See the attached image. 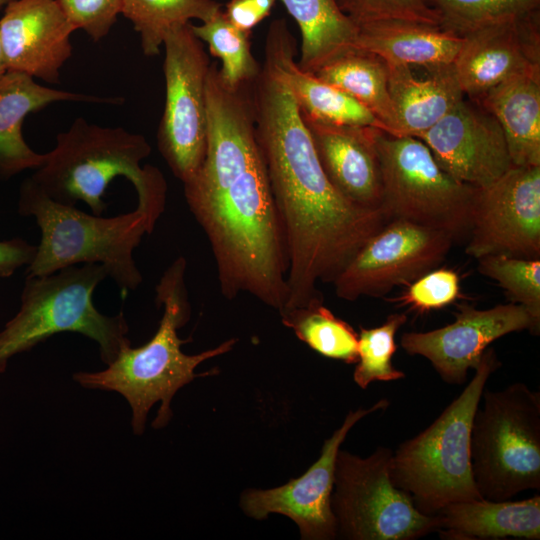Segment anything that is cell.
Masks as SVG:
<instances>
[{
	"mask_svg": "<svg viewBox=\"0 0 540 540\" xmlns=\"http://www.w3.org/2000/svg\"><path fill=\"white\" fill-rule=\"evenodd\" d=\"M75 27L57 0H13L0 19V43L7 71L46 83L59 82L72 55Z\"/></svg>",
	"mask_w": 540,
	"mask_h": 540,
	"instance_id": "ac0fdd59",
	"label": "cell"
},
{
	"mask_svg": "<svg viewBox=\"0 0 540 540\" xmlns=\"http://www.w3.org/2000/svg\"><path fill=\"white\" fill-rule=\"evenodd\" d=\"M61 101L121 104L124 99L58 90L40 85L24 73L7 71L0 78V180L41 166L45 154L26 143L23 122L30 113Z\"/></svg>",
	"mask_w": 540,
	"mask_h": 540,
	"instance_id": "ffe728a7",
	"label": "cell"
},
{
	"mask_svg": "<svg viewBox=\"0 0 540 540\" xmlns=\"http://www.w3.org/2000/svg\"><path fill=\"white\" fill-rule=\"evenodd\" d=\"M393 451L360 457L339 449L331 509L337 536L350 540H416L438 531L437 515L421 513L390 477Z\"/></svg>",
	"mask_w": 540,
	"mask_h": 540,
	"instance_id": "30bf717a",
	"label": "cell"
},
{
	"mask_svg": "<svg viewBox=\"0 0 540 540\" xmlns=\"http://www.w3.org/2000/svg\"><path fill=\"white\" fill-rule=\"evenodd\" d=\"M7 72V67L0 43V78Z\"/></svg>",
	"mask_w": 540,
	"mask_h": 540,
	"instance_id": "f35d334b",
	"label": "cell"
},
{
	"mask_svg": "<svg viewBox=\"0 0 540 540\" xmlns=\"http://www.w3.org/2000/svg\"><path fill=\"white\" fill-rule=\"evenodd\" d=\"M473 101L499 123L513 166H540V74L512 76Z\"/></svg>",
	"mask_w": 540,
	"mask_h": 540,
	"instance_id": "cb8c5ba5",
	"label": "cell"
},
{
	"mask_svg": "<svg viewBox=\"0 0 540 540\" xmlns=\"http://www.w3.org/2000/svg\"><path fill=\"white\" fill-rule=\"evenodd\" d=\"M206 109V154L183 183L187 205L211 246L221 294L230 300L246 293L281 313L288 258L257 141L251 85L229 88L211 63Z\"/></svg>",
	"mask_w": 540,
	"mask_h": 540,
	"instance_id": "6da1fadb",
	"label": "cell"
},
{
	"mask_svg": "<svg viewBox=\"0 0 540 540\" xmlns=\"http://www.w3.org/2000/svg\"><path fill=\"white\" fill-rule=\"evenodd\" d=\"M151 153L146 138L122 127H102L79 117L56 136V145L45 153L40 167L30 176L54 201L75 206L85 203L92 214L102 215L104 193L114 178L124 176L137 196L157 188L161 171L141 165Z\"/></svg>",
	"mask_w": 540,
	"mask_h": 540,
	"instance_id": "52a82bcc",
	"label": "cell"
},
{
	"mask_svg": "<svg viewBox=\"0 0 540 540\" xmlns=\"http://www.w3.org/2000/svg\"><path fill=\"white\" fill-rule=\"evenodd\" d=\"M459 292L458 274L452 269L435 268L410 283L395 301L424 313L451 304Z\"/></svg>",
	"mask_w": 540,
	"mask_h": 540,
	"instance_id": "e575fe53",
	"label": "cell"
},
{
	"mask_svg": "<svg viewBox=\"0 0 540 540\" xmlns=\"http://www.w3.org/2000/svg\"><path fill=\"white\" fill-rule=\"evenodd\" d=\"M163 46L165 103L157 146L173 175L184 183L206 154V80L211 62L191 23L169 31Z\"/></svg>",
	"mask_w": 540,
	"mask_h": 540,
	"instance_id": "8fae6325",
	"label": "cell"
},
{
	"mask_svg": "<svg viewBox=\"0 0 540 540\" xmlns=\"http://www.w3.org/2000/svg\"><path fill=\"white\" fill-rule=\"evenodd\" d=\"M186 261L177 258L164 272L155 287L156 304L164 311L154 336L144 345L123 348L107 368L98 372H77L73 379L90 389L114 391L129 403L133 433L144 432L148 412L160 401L152 426L167 425L172 416L170 403L176 392L197 377L195 368L210 358L229 352L237 339H229L217 347L188 355L181 346L188 340L178 337L177 330L190 317V304L185 287Z\"/></svg>",
	"mask_w": 540,
	"mask_h": 540,
	"instance_id": "3957f363",
	"label": "cell"
},
{
	"mask_svg": "<svg viewBox=\"0 0 540 540\" xmlns=\"http://www.w3.org/2000/svg\"><path fill=\"white\" fill-rule=\"evenodd\" d=\"M454 238L449 233L406 220L388 221L355 254L333 281L337 297H383L437 268Z\"/></svg>",
	"mask_w": 540,
	"mask_h": 540,
	"instance_id": "7c38bea8",
	"label": "cell"
},
{
	"mask_svg": "<svg viewBox=\"0 0 540 540\" xmlns=\"http://www.w3.org/2000/svg\"><path fill=\"white\" fill-rule=\"evenodd\" d=\"M18 212L33 217L41 238L26 276H44L66 267L96 263L121 292L136 290L143 277L133 257L142 238L156 223L143 209L113 217L87 214L51 199L31 178L19 189Z\"/></svg>",
	"mask_w": 540,
	"mask_h": 540,
	"instance_id": "277c9868",
	"label": "cell"
},
{
	"mask_svg": "<svg viewBox=\"0 0 540 540\" xmlns=\"http://www.w3.org/2000/svg\"><path fill=\"white\" fill-rule=\"evenodd\" d=\"M220 10L221 4L215 0H121V14L133 24L148 57L160 53L172 29L194 19L205 22Z\"/></svg>",
	"mask_w": 540,
	"mask_h": 540,
	"instance_id": "83f0119b",
	"label": "cell"
},
{
	"mask_svg": "<svg viewBox=\"0 0 540 540\" xmlns=\"http://www.w3.org/2000/svg\"><path fill=\"white\" fill-rule=\"evenodd\" d=\"M465 253L540 258V166H512L478 189Z\"/></svg>",
	"mask_w": 540,
	"mask_h": 540,
	"instance_id": "4fadbf2b",
	"label": "cell"
},
{
	"mask_svg": "<svg viewBox=\"0 0 540 540\" xmlns=\"http://www.w3.org/2000/svg\"><path fill=\"white\" fill-rule=\"evenodd\" d=\"M336 2L358 26L386 20L439 25L436 12L423 0H336Z\"/></svg>",
	"mask_w": 540,
	"mask_h": 540,
	"instance_id": "836d02e7",
	"label": "cell"
},
{
	"mask_svg": "<svg viewBox=\"0 0 540 540\" xmlns=\"http://www.w3.org/2000/svg\"><path fill=\"white\" fill-rule=\"evenodd\" d=\"M470 435L474 482L481 497L510 500L540 489V393L522 382L483 391Z\"/></svg>",
	"mask_w": 540,
	"mask_h": 540,
	"instance_id": "ba28073f",
	"label": "cell"
},
{
	"mask_svg": "<svg viewBox=\"0 0 540 540\" xmlns=\"http://www.w3.org/2000/svg\"><path fill=\"white\" fill-rule=\"evenodd\" d=\"M322 169L350 202L382 210V176L376 128L329 124L302 115Z\"/></svg>",
	"mask_w": 540,
	"mask_h": 540,
	"instance_id": "d6986e66",
	"label": "cell"
},
{
	"mask_svg": "<svg viewBox=\"0 0 540 540\" xmlns=\"http://www.w3.org/2000/svg\"><path fill=\"white\" fill-rule=\"evenodd\" d=\"M375 144L387 218L445 231L455 241L467 238L479 188L444 171L418 138L377 129Z\"/></svg>",
	"mask_w": 540,
	"mask_h": 540,
	"instance_id": "9c48e42d",
	"label": "cell"
},
{
	"mask_svg": "<svg viewBox=\"0 0 540 540\" xmlns=\"http://www.w3.org/2000/svg\"><path fill=\"white\" fill-rule=\"evenodd\" d=\"M280 315L282 323L314 351L348 364L357 362L358 334L325 307L323 301L287 310Z\"/></svg>",
	"mask_w": 540,
	"mask_h": 540,
	"instance_id": "f1b7e54d",
	"label": "cell"
},
{
	"mask_svg": "<svg viewBox=\"0 0 540 540\" xmlns=\"http://www.w3.org/2000/svg\"><path fill=\"white\" fill-rule=\"evenodd\" d=\"M191 27L210 54L221 61L218 69L226 86L238 89L255 81L261 66L251 52V33L231 24L222 10L199 25L191 23Z\"/></svg>",
	"mask_w": 540,
	"mask_h": 540,
	"instance_id": "f546056e",
	"label": "cell"
},
{
	"mask_svg": "<svg viewBox=\"0 0 540 540\" xmlns=\"http://www.w3.org/2000/svg\"><path fill=\"white\" fill-rule=\"evenodd\" d=\"M302 115L329 124L372 127L388 133L386 126L365 106L339 88L302 70L295 61V40L284 19L271 22L266 42Z\"/></svg>",
	"mask_w": 540,
	"mask_h": 540,
	"instance_id": "44dd1931",
	"label": "cell"
},
{
	"mask_svg": "<svg viewBox=\"0 0 540 540\" xmlns=\"http://www.w3.org/2000/svg\"><path fill=\"white\" fill-rule=\"evenodd\" d=\"M499 366L494 349L487 348L460 395L393 452L391 480L421 513L436 515L448 504L482 498L471 467V427L486 383Z\"/></svg>",
	"mask_w": 540,
	"mask_h": 540,
	"instance_id": "5b68a950",
	"label": "cell"
},
{
	"mask_svg": "<svg viewBox=\"0 0 540 540\" xmlns=\"http://www.w3.org/2000/svg\"><path fill=\"white\" fill-rule=\"evenodd\" d=\"M415 138L427 145L444 171L476 188L492 185L513 166L499 123L470 99H462Z\"/></svg>",
	"mask_w": 540,
	"mask_h": 540,
	"instance_id": "2e32d148",
	"label": "cell"
},
{
	"mask_svg": "<svg viewBox=\"0 0 540 540\" xmlns=\"http://www.w3.org/2000/svg\"><path fill=\"white\" fill-rule=\"evenodd\" d=\"M453 66L470 100L512 76L540 74V10L466 35Z\"/></svg>",
	"mask_w": 540,
	"mask_h": 540,
	"instance_id": "e0dca14e",
	"label": "cell"
},
{
	"mask_svg": "<svg viewBox=\"0 0 540 540\" xmlns=\"http://www.w3.org/2000/svg\"><path fill=\"white\" fill-rule=\"evenodd\" d=\"M436 515L442 539H540L538 494L516 501L479 498L454 502Z\"/></svg>",
	"mask_w": 540,
	"mask_h": 540,
	"instance_id": "7402d4cb",
	"label": "cell"
},
{
	"mask_svg": "<svg viewBox=\"0 0 540 540\" xmlns=\"http://www.w3.org/2000/svg\"><path fill=\"white\" fill-rule=\"evenodd\" d=\"M301 33L298 66L314 74L322 66L355 48L358 25L336 0H278Z\"/></svg>",
	"mask_w": 540,
	"mask_h": 540,
	"instance_id": "484cf974",
	"label": "cell"
},
{
	"mask_svg": "<svg viewBox=\"0 0 540 540\" xmlns=\"http://www.w3.org/2000/svg\"><path fill=\"white\" fill-rule=\"evenodd\" d=\"M523 330L538 335L540 324L520 304L488 309L465 304L455 313L454 322L430 331L403 333L400 344L406 353L426 358L444 382L462 385L492 342Z\"/></svg>",
	"mask_w": 540,
	"mask_h": 540,
	"instance_id": "9a60e30c",
	"label": "cell"
},
{
	"mask_svg": "<svg viewBox=\"0 0 540 540\" xmlns=\"http://www.w3.org/2000/svg\"><path fill=\"white\" fill-rule=\"evenodd\" d=\"M37 246L21 238L0 241V278L13 275L19 268L28 266Z\"/></svg>",
	"mask_w": 540,
	"mask_h": 540,
	"instance_id": "74e56055",
	"label": "cell"
},
{
	"mask_svg": "<svg viewBox=\"0 0 540 540\" xmlns=\"http://www.w3.org/2000/svg\"><path fill=\"white\" fill-rule=\"evenodd\" d=\"M103 265L87 263L44 276H26L17 314L0 332V373L10 358L62 332L94 340L106 365L131 345L123 312L108 316L93 304L96 287L107 278Z\"/></svg>",
	"mask_w": 540,
	"mask_h": 540,
	"instance_id": "8992f818",
	"label": "cell"
},
{
	"mask_svg": "<svg viewBox=\"0 0 540 540\" xmlns=\"http://www.w3.org/2000/svg\"><path fill=\"white\" fill-rule=\"evenodd\" d=\"M477 260L479 273L495 280L511 302L524 306L540 324V259L486 255Z\"/></svg>",
	"mask_w": 540,
	"mask_h": 540,
	"instance_id": "d6a6232c",
	"label": "cell"
},
{
	"mask_svg": "<svg viewBox=\"0 0 540 540\" xmlns=\"http://www.w3.org/2000/svg\"><path fill=\"white\" fill-rule=\"evenodd\" d=\"M11 1L13 0H0V9H2L3 7L5 8V6Z\"/></svg>",
	"mask_w": 540,
	"mask_h": 540,
	"instance_id": "ab89813d",
	"label": "cell"
},
{
	"mask_svg": "<svg viewBox=\"0 0 540 540\" xmlns=\"http://www.w3.org/2000/svg\"><path fill=\"white\" fill-rule=\"evenodd\" d=\"M439 27L458 37L540 10V0H423Z\"/></svg>",
	"mask_w": 540,
	"mask_h": 540,
	"instance_id": "4dcf8cb0",
	"label": "cell"
},
{
	"mask_svg": "<svg viewBox=\"0 0 540 540\" xmlns=\"http://www.w3.org/2000/svg\"><path fill=\"white\" fill-rule=\"evenodd\" d=\"M387 66L401 136L417 137L464 99L453 63L425 68V79H417L409 65L387 62Z\"/></svg>",
	"mask_w": 540,
	"mask_h": 540,
	"instance_id": "603a6c76",
	"label": "cell"
},
{
	"mask_svg": "<svg viewBox=\"0 0 540 540\" xmlns=\"http://www.w3.org/2000/svg\"><path fill=\"white\" fill-rule=\"evenodd\" d=\"M75 29L98 42L108 35L121 13V0H57Z\"/></svg>",
	"mask_w": 540,
	"mask_h": 540,
	"instance_id": "d590c367",
	"label": "cell"
},
{
	"mask_svg": "<svg viewBox=\"0 0 540 540\" xmlns=\"http://www.w3.org/2000/svg\"><path fill=\"white\" fill-rule=\"evenodd\" d=\"M463 37L424 23L386 20L358 26L355 48L370 51L386 62L430 68L452 64Z\"/></svg>",
	"mask_w": 540,
	"mask_h": 540,
	"instance_id": "d4e9b609",
	"label": "cell"
},
{
	"mask_svg": "<svg viewBox=\"0 0 540 540\" xmlns=\"http://www.w3.org/2000/svg\"><path fill=\"white\" fill-rule=\"evenodd\" d=\"M314 75L344 91L371 111L387 128L401 136L389 92L387 62L360 48H352L322 66Z\"/></svg>",
	"mask_w": 540,
	"mask_h": 540,
	"instance_id": "4316f807",
	"label": "cell"
},
{
	"mask_svg": "<svg viewBox=\"0 0 540 540\" xmlns=\"http://www.w3.org/2000/svg\"><path fill=\"white\" fill-rule=\"evenodd\" d=\"M406 322L405 313H393L378 327H360L358 359L353 373V379L360 388L366 389L374 381L405 378V373L393 365L392 359L397 349L396 333Z\"/></svg>",
	"mask_w": 540,
	"mask_h": 540,
	"instance_id": "1f68e13d",
	"label": "cell"
},
{
	"mask_svg": "<svg viewBox=\"0 0 540 540\" xmlns=\"http://www.w3.org/2000/svg\"><path fill=\"white\" fill-rule=\"evenodd\" d=\"M257 141L265 162L288 258L282 312L323 301L359 249L388 221L360 207L330 183L311 135L277 63L267 58L251 85ZM281 312V313H282Z\"/></svg>",
	"mask_w": 540,
	"mask_h": 540,
	"instance_id": "7a4b0ae2",
	"label": "cell"
},
{
	"mask_svg": "<svg viewBox=\"0 0 540 540\" xmlns=\"http://www.w3.org/2000/svg\"><path fill=\"white\" fill-rule=\"evenodd\" d=\"M278 0H229L223 11L228 21L238 29L251 33L267 18Z\"/></svg>",
	"mask_w": 540,
	"mask_h": 540,
	"instance_id": "8d00e7d4",
	"label": "cell"
},
{
	"mask_svg": "<svg viewBox=\"0 0 540 540\" xmlns=\"http://www.w3.org/2000/svg\"><path fill=\"white\" fill-rule=\"evenodd\" d=\"M388 405L387 399H381L369 408L350 411L342 425L325 440L319 458L303 475L276 488L245 490L240 499L244 513L256 520L266 519L271 513L285 515L297 524L304 540L336 538L331 494L337 453L357 422Z\"/></svg>",
	"mask_w": 540,
	"mask_h": 540,
	"instance_id": "5bb4252c",
	"label": "cell"
}]
</instances>
